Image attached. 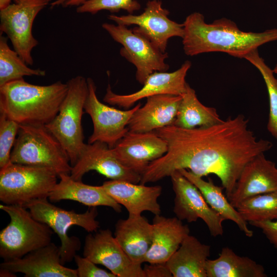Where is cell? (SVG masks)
I'll return each instance as SVG.
<instances>
[{
  "label": "cell",
  "mask_w": 277,
  "mask_h": 277,
  "mask_svg": "<svg viewBox=\"0 0 277 277\" xmlns=\"http://www.w3.org/2000/svg\"><path fill=\"white\" fill-rule=\"evenodd\" d=\"M248 123L240 114L208 127L184 129L172 125L153 131L166 142L167 151L149 164L140 183L155 182L185 169L202 177L215 175L228 198L245 166L273 145L258 140Z\"/></svg>",
  "instance_id": "obj_1"
},
{
  "label": "cell",
  "mask_w": 277,
  "mask_h": 277,
  "mask_svg": "<svg viewBox=\"0 0 277 277\" xmlns=\"http://www.w3.org/2000/svg\"><path fill=\"white\" fill-rule=\"evenodd\" d=\"M183 24L182 44L184 52L188 56L220 52L244 58L260 46L277 40V28L262 32H245L226 18L208 24L199 12L189 14Z\"/></svg>",
  "instance_id": "obj_2"
},
{
  "label": "cell",
  "mask_w": 277,
  "mask_h": 277,
  "mask_svg": "<svg viewBox=\"0 0 277 277\" xmlns=\"http://www.w3.org/2000/svg\"><path fill=\"white\" fill-rule=\"evenodd\" d=\"M68 89L61 81L48 85L24 79L9 82L0 87V113L19 124L46 125L58 113Z\"/></svg>",
  "instance_id": "obj_3"
},
{
  "label": "cell",
  "mask_w": 277,
  "mask_h": 277,
  "mask_svg": "<svg viewBox=\"0 0 277 277\" xmlns=\"http://www.w3.org/2000/svg\"><path fill=\"white\" fill-rule=\"evenodd\" d=\"M11 153V162L52 169L59 176L70 174L68 155L58 140L44 125L19 124Z\"/></svg>",
  "instance_id": "obj_4"
},
{
  "label": "cell",
  "mask_w": 277,
  "mask_h": 277,
  "mask_svg": "<svg viewBox=\"0 0 277 277\" xmlns=\"http://www.w3.org/2000/svg\"><path fill=\"white\" fill-rule=\"evenodd\" d=\"M0 209L10 219L0 232V256L4 261L21 258L51 242L53 230L25 207L4 204Z\"/></svg>",
  "instance_id": "obj_5"
},
{
  "label": "cell",
  "mask_w": 277,
  "mask_h": 277,
  "mask_svg": "<svg viewBox=\"0 0 277 277\" xmlns=\"http://www.w3.org/2000/svg\"><path fill=\"white\" fill-rule=\"evenodd\" d=\"M68 89L58 113L45 126L62 144L73 166L85 143L82 125L88 94L87 79L81 75L67 82Z\"/></svg>",
  "instance_id": "obj_6"
},
{
  "label": "cell",
  "mask_w": 277,
  "mask_h": 277,
  "mask_svg": "<svg viewBox=\"0 0 277 277\" xmlns=\"http://www.w3.org/2000/svg\"><path fill=\"white\" fill-rule=\"evenodd\" d=\"M58 177L50 168L11 162L0 169V201L24 207L35 200L48 198Z\"/></svg>",
  "instance_id": "obj_7"
},
{
  "label": "cell",
  "mask_w": 277,
  "mask_h": 277,
  "mask_svg": "<svg viewBox=\"0 0 277 277\" xmlns=\"http://www.w3.org/2000/svg\"><path fill=\"white\" fill-rule=\"evenodd\" d=\"M24 207L29 209L35 219L47 225L57 235L61 243L59 249L63 264L74 260L81 246L78 238L68 235L69 229L77 226L91 232L100 227L96 220L98 215L96 207H92L83 213H77L58 207L49 202L47 198L35 200Z\"/></svg>",
  "instance_id": "obj_8"
},
{
  "label": "cell",
  "mask_w": 277,
  "mask_h": 277,
  "mask_svg": "<svg viewBox=\"0 0 277 277\" xmlns=\"http://www.w3.org/2000/svg\"><path fill=\"white\" fill-rule=\"evenodd\" d=\"M51 0H17L0 10V31L6 34L14 50L27 64L32 65V51L38 42L32 34L38 13Z\"/></svg>",
  "instance_id": "obj_9"
},
{
  "label": "cell",
  "mask_w": 277,
  "mask_h": 277,
  "mask_svg": "<svg viewBox=\"0 0 277 277\" xmlns=\"http://www.w3.org/2000/svg\"><path fill=\"white\" fill-rule=\"evenodd\" d=\"M127 26L105 23L102 28L111 37L122 45V56L136 69V79L143 85L148 76L155 71H167V52H163L143 35L128 29Z\"/></svg>",
  "instance_id": "obj_10"
},
{
  "label": "cell",
  "mask_w": 277,
  "mask_h": 277,
  "mask_svg": "<svg viewBox=\"0 0 277 277\" xmlns=\"http://www.w3.org/2000/svg\"><path fill=\"white\" fill-rule=\"evenodd\" d=\"M88 94L84 110L92 120L93 130L88 143L101 142L113 148L129 131V122L135 111L141 106L138 103L132 109L122 110L100 102L96 95V87L93 80L87 78Z\"/></svg>",
  "instance_id": "obj_11"
},
{
  "label": "cell",
  "mask_w": 277,
  "mask_h": 277,
  "mask_svg": "<svg viewBox=\"0 0 277 277\" xmlns=\"http://www.w3.org/2000/svg\"><path fill=\"white\" fill-rule=\"evenodd\" d=\"M169 11L162 7L160 1L152 0L147 2L143 12L139 15L111 14L108 19L126 26L136 25L132 29L133 32L145 37L160 51L166 52L170 38H182L184 35L183 24L169 19Z\"/></svg>",
  "instance_id": "obj_12"
},
{
  "label": "cell",
  "mask_w": 277,
  "mask_h": 277,
  "mask_svg": "<svg viewBox=\"0 0 277 277\" xmlns=\"http://www.w3.org/2000/svg\"><path fill=\"white\" fill-rule=\"evenodd\" d=\"M170 177L175 194L173 212L176 217L189 223L201 219L212 236L222 235L225 219L209 206L198 188L179 170Z\"/></svg>",
  "instance_id": "obj_13"
},
{
  "label": "cell",
  "mask_w": 277,
  "mask_h": 277,
  "mask_svg": "<svg viewBox=\"0 0 277 277\" xmlns=\"http://www.w3.org/2000/svg\"><path fill=\"white\" fill-rule=\"evenodd\" d=\"M83 256L105 266L116 277H145L141 264L132 262L109 229L88 234L85 239Z\"/></svg>",
  "instance_id": "obj_14"
},
{
  "label": "cell",
  "mask_w": 277,
  "mask_h": 277,
  "mask_svg": "<svg viewBox=\"0 0 277 277\" xmlns=\"http://www.w3.org/2000/svg\"><path fill=\"white\" fill-rule=\"evenodd\" d=\"M91 170L96 171L110 180L138 184L141 179V174L120 162L112 148L98 141L85 144L76 162L71 167L70 175L76 181H82L84 174Z\"/></svg>",
  "instance_id": "obj_15"
},
{
  "label": "cell",
  "mask_w": 277,
  "mask_h": 277,
  "mask_svg": "<svg viewBox=\"0 0 277 277\" xmlns=\"http://www.w3.org/2000/svg\"><path fill=\"white\" fill-rule=\"evenodd\" d=\"M191 66V63L186 61L173 72L155 71L148 76L140 90L129 94L114 93L109 84L103 101L112 106L128 109L136 102L150 96L160 94L182 95L186 89L185 78Z\"/></svg>",
  "instance_id": "obj_16"
},
{
  "label": "cell",
  "mask_w": 277,
  "mask_h": 277,
  "mask_svg": "<svg viewBox=\"0 0 277 277\" xmlns=\"http://www.w3.org/2000/svg\"><path fill=\"white\" fill-rule=\"evenodd\" d=\"M120 162L141 174L152 161L167 151L166 142L153 131H128L112 148Z\"/></svg>",
  "instance_id": "obj_17"
},
{
  "label": "cell",
  "mask_w": 277,
  "mask_h": 277,
  "mask_svg": "<svg viewBox=\"0 0 277 277\" xmlns=\"http://www.w3.org/2000/svg\"><path fill=\"white\" fill-rule=\"evenodd\" d=\"M0 269L22 273L26 277H77L76 269L62 264L59 247L52 242L21 258L4 261Z\"/></svg>",
  "instance_id": "obj_18"
},
{
  "label": "cell",
  "mask_w": 277,
  "mask_h": 277,
  "mask_svg": "<svg viewBox=\"0 0 277 277\" xmlns=\"http://www.w3.org/2000/svg\"><path fill=\"white\" fill-rule=\"evenodd\" d=\"M277 190V167L261 153L243 169L235 187L228 197L235 208L245 199Z\"/></svg>",
  "instance_id": "obj_19"
},
{
  "label": "cell",
  "mask_w": 277,
  "mask_h": 277,
  "mask_svg": "<svg viewBox=\"0 0 277 277\" xmlns=\"http://www.w3.org/2000/svg\"><path fill=\"white\" fill-rule=\"evenodd\" d=\"M102 186L112 199L126 208L129 215H140L145 211L161 214L157 201L162 191L160 186H147L116 180L105 181Z\"/></svg>",
  "instance_id": "obj_20"
},
{
  "label": "cell",
  "mask_w": 277,
  "mask_h": 277,
  "mask_svg": "<svg viewBox=\"0 0 277 277\" xmlns=\"http://www.w3.org/2000/svg\"><path fill=\"white\" fill-rule=\"evenodd\" d=\"M182 95L160 94L147 98L145 104L133 113L128 124L129 131L152 132L175 121Z\"/></svg>",
  "instance_id": "obj_21"
},
{
  "label": "cell",
  "mask_w": 277,
  "mask_h": 277,
  "mask_svg": "<svg viewBox=\"0 0 277 277\" xmlns=\"http://www.w3.org/2000/svg\"><path fill=\"white\" fill-rule=\"evenodd\" d=\"M152 224V244L144 263H165L189 234L190 229L177 217H167L160 214L155 215Z\"/></svg>",
  "instance_id": "obj_22"
},
{
  "label": "cell",
  "mask_w": 277,
  "mask_h": 277,
  "mask_svg": "<svg viewBox=\"0 0 277 277\" xmlns=\"http://www.w3.org/2000/svg\"><path fill=\"white\" fill-rule=\"evenodd\" d=\"M153 226L144 216L129 215L115 224L114 237L123 250L136 264L144 263L152 241Z\"/></svg>",
  "instance_id": "obj_23"
},
{
  "label": "cell",
  "mask_w": 277,
  "mask_h": 277,
  "mask_svg": "<svg viewBox=\"0 0 277 277\" xmlns=\"http://www.w3.org/2000/svg\"><path fill=\"white\" fill-rule=\"evenodd\" d=\"M58 177L60 182L56 184L48 197L51 202L72 200L90 207L107 206L117 212H121L122 206L106 192L102 185L86 184L82 181L73 179L68 174H61Z\"/></svg>",
  "instance_id": "obj_24"
},
{
  "label": "cell",
  "mask_w": 277,
  "mask_h": 277,
  "mask_svg": "<svg viewBox=\"0 0 277 277\" xmlns=\"http://www.w3.org/2000/svg\"><path fill=\"white\" fill-rule=\"evenodd\" d=\"M210 246L188 234L166 262L173 277H207L206 264Z\"/></svg>",
  "instance_id": "obj_25"
},
{
  "label": "cell",
  "mask_w": 277,
  "mask_h": 277,
  "mask_svg": "<svg viewBox=\"0 0 277 277\" xmlns=\"http://www.w3.org/2000/svg\"><path fill=\"white\" fill-rule=\"evenodd\" d=\"M179 171L198 188L207 204L213 210L225 220L234 222L247 237L253 236V232L248 228L247 222L223 193V187L215 185L210 178L207 181H205L202 177L196 175L187 169H182Z\"/></svg>",
  "instance_id": "obj_26"
},
{
  "label": "cell",
  "mask_w": 277,
  "mask_h": 277,
  "mask_svg": "<svg viewBox=\"0 0 277 277\" xmlns=\"http://www.w3.org/2000/svg\"><path fill=\"white\" fill-rule=\"evenodd\" d=\"M207 277H266L264 267L247 256L236 254L232 249L223 247L217 258L208 259Z\"/></svg>",
  "instance_id": "obj_27"
},
{
  "label": "cell",
  "mask_w": 277,
  "mask_h": 277,
  "mask_svg": "<svg viewBox=\"0 0 277 277\" xmlns=\"http://www.w3.org/2000/svg\"><path fill=\"white\" fill-rule=\"evenodd\" d=\"M173 125L184 129L208 127L222 122L217 110L207 107L198 100L195 90L188 84Z\"/></svg>",
  "instance_id": "obj_28"
},
{
  "label": "cell",
  "mask_w": 277,
  "mask_h": 277,
  "mask_svg": "<svg viewBox=\"0 0 277 277\" xmlns=\"http://www.w3.org/2000/svg\"><path fill=\"white\" fill-rule=\"evenodd\" d=\"M8 37L0 35V87L14 81L24 79L25 76H44L46 71L32 69L8 44Z\"/></svg>",
  "instance_id": "obj_29"
},
{
  "label": "cell",
  "mask_w": 277,
  "mask_h": 277,
  "mask_svg": "<svg viewBox=\"0 0 277 277\" xmlns=\"http://www.w3.org/2000/svg\"><path fill=\"white\" fill-rule=\"evenodd\" d=\"M236 209L247 222L277 220V190L247 198Z\"/></svg>",
  "instance_id": "obj_30"
},
{
  "label": "cell",
  "mask_w": 277,
  "mask_h": 277,
  "mask_svg": "<svg viewBox=\"0 0 277 277\" xmlns=\"http://www.w3.org/2000/svg\"><path fill=\"white\" fill-rule=\"evenodd\" d=\"M260 71L265 83L269 97V112L267 128L271 135L277 140V78L271 69L259 53L254 50L244 56Z\"/></svg>",
  "instance_id": "obj_31"
},
{
  "label": "cell",
  "mask_w": 277,
  "mask_h": 277,
  "mask_svg": "<svg viewBox=\"0 0 277 277\" xmlns=\"http://www.w3.org/2000/svg\"><path fill=\"white\" fill-rule=\"evenodd\" d=\"M19 128L18 123L0 113V169L11 163V149Z\"/></svg>",
  "instance_id": "obj_32"
},
{
  "label": "cell",
  "mask_w": 277,
  "mask_h": 277,
  "mask_svg": "<svg viewBox=\"0 0 277 277\" xmlns=\"http://www.w3.org/2000/svg\"><path fill=\"white\" fill-rule=\"evenodd\" d=\"M140 8L141 5L136 0H87L77 7L76 12L95 14L102 10L117 12L124 10L129 14H132Z\"/></svg>",
  "instance_id": "obj_33"
},
{
  "label": "cell",
  "mask_w": 277,
  "mask_h": 277,
  "mask_svg": "<svg viewBox=\"0 0 277 277\" xmlns=\"http://www.w3.org/2000/svg\"><path fill=\"white\" fill-rule=\"evenodd\" d=\"M74 260L77 266V277H116L110 271L98 267L96 264L84 256L76 254Z\"/></svg>",
  "instance_id": "obj_34"
},
{
  "label": "cell",
  "mask_w": 277,
  "mask_h": 277,
  "mask_svg": "<svg viewBox=\"0 0 277 277\" xmlns=\"http://www.w3.org/2000/svg\"><path fill=\"white\" fill-rule=\"evenodd\" d=\"M249 223L261 229L269 242L277 249V220L251 222Z\"/></svg>",
  "instance_id": "obj_35"
},
{
  "label": "cell",
  "mask_w": 277,
  "mask_h": 277,
  "mask_svg": "<svg viewBox=\"0 0 277 277\" xmlns=\"http://www.w3.org/2000/svg\"><path fill=\"white\" fill-rule=\"evenodd\" d=\"M145 277H171L172 275L165 263L146 264L143 268Z\"/></svg>",
  "instance_id": "obj_36"
},
{
  "label": "cell",
  "mask_w": 277,
  "mask_h": 277,
  "mask_svg": "<svg viewBox=\"0 0 277 277\" xmlns=\"http://www.w3.org/2000/svg\"><path fill=\"white\" fill-rule=\"evenodd\" d=\"M87 0H56L51 3V7L59 5L63 7L80 6Z\"/></svg>",
  "instance_id": "obj_37"
},
{
  "label": "cell",
  "mask_w": 277,
  "mask_h": 277,
  "mask_svg": "<svg viewBox=\"0 0 277 277\" xmlns=\"http://www.w3.org/2000/svg\"><path fill=\"white\" fill-rule=\"evenodd\" d=\"M0 276L1 277H11L16 276L14 273L5 269H0Z\"/></svg>",
  "instance_id": "obj_38"
},
{
  "label": "cell",
  "mask_w": 277,
  "mask_h": 277,
  "mask_svg": "<svg viewBox=\"0 0 277 277\" xmlns=\"http://www.w3.org/2000/svg\"><path fill=\"white\" fill-rule=\"evenodd\" d=\"M12 1L16 2L17 0H0V10L8 6Z\"/></svg>",
  "instance_id": "obj_39"
},
{
  "label": "cell",
  "mask_w": 277,
  "mask_h": 277,
  "mask_svg": "<svg viewBox=\"0 0 277 277\" xmlns=\"http://www.w3.org/2000/svg\"><path fill=\"white\" fill-rule=\"evenodd\" d=\"M274 73L277 74V64L275 65L273 69Z\"/></svg>",
  "instance_id": "obj_40"
},
{
  "label": "cell",
  "mask_w": 277,
  "mask_h": 277,
  "mask_svg": "<svg viewBox=\"0 0 277 277\" xmlns=\"http://www.w3.org/2000/svg\"><path fill=\"white\" fill-rule=\"evenodd\" d=\"M276 267H277V261H276Z\"/></svg>",
  "instance_id": "obj_41"
}]
</instances>
